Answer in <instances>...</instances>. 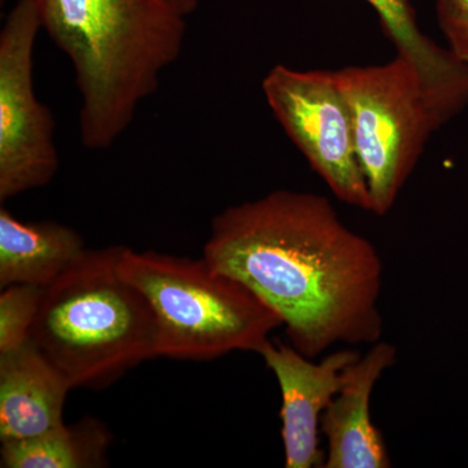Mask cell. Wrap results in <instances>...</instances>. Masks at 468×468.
Segmentation results:
<instances>
[{"label":"cell","mask_w":468,"mask_h":468,"mask_svg":"<svg viewBox=\"0 0 468 468\" xmlns=\"http://www.w3.org/2000/svg\"><path fill=\"white\" fill-rule=\"evenodd\" d=\"M202 258L266 302L307 358L381 340L383 261L324 196L280 189L230 206L212 218Z\"/></svg>","instance_id":"obj_1"},{"label":"cell","mask_w":468,"mask_h":468,"mask_svg":"<svg viewBox=\"0 0 468 468\" xmlns=\"http://www.w3.org/2000/svg\"><path fill=\"white\" fill-rule=\"evenodd\" d=\"M32 2L75 70L82 144L109 150L180 58L187 16L171 0Z\"/></svg>","instance_id":"obj_2"},{"label":"cell","mask_w":468,"mask_h":468,"mask_svg":"<svg viewBox=\"0 0 468 468\" xmlns=\"http://www.w3.org/2000/svg\"><path fill=\"white\" fill-rule=\"evenodd\" d=\"M122 249H86L43 288L30 341L72 389H103L159 358L155 315L120 273Z\"/></svg>","instance_id":"obj_3"},{"label":"cell","mask_w":468,"mask_h":468,"mask_svg":"<svg viewBox=\"0 0 468 468\" xmlns=\"http://www.w3.org/2000/svg\"><path fill=\"white\" fill-rule=\"evenodd\" d=\"M119 268L155 315L159 356L212 360L232 351L258 354L282 326L266 302L205 258L124 246Z\"/></svg>","instance_id":"obj_4"},{"label":"cell","mask_w":468,"mask_h":468,"mask_svg":"<svg viewBox=\"0 0 468 468\" xmlns=\"http://www.w3.org/2000/svg\"><path fill=\"white\" fill-rule=\"evenodd\" d=\"M353 115L356 153L371 208H393L431 135L441 129L423 85L405 58L335 70Z\"/></svg>","instance_id":"obj_5"},{"label":"cell","mask_w":468,"mask_h":468,"mask_svg":"<svg viewBox=\"0 0 468 468\" xmlns=\"http://www.w3.org/2000/svg\"><path fill=\"white\" fill-rule=\"evenodd\" d=\"M277 122L335 198L369 212L353 115L335 70L275 66L261 82Z\"/></svg>","instance_id":"obj_6"},{"label":"cell","mask_w":468,"mask_h":468,"mask_svg":"<svg viewBox=\"0 0 468 468\" xmlns=\"http://www.w3.org/2000/svg\"><path fill=\"white\" fill-rule=\"evenodd\" d=\"M42 29L32 0H17L0 32V202L46 186L58 171L55 122L34 91Z\"/></svg>","instance_id":"obj_7"},{"label":"cell","mask_w":468,"mask_h":468,"mask_svg":"<svg viewBox=\"0 0 468 468\" xmlns=\"http://www.w3.org/2000/svg\"><path fill=\"white\" fill-rule=\"evenodd\" d=\"M258 354L275 375L282 390L280 418L285 467H324L320 421L340 390L344 369L362 354L354 349L335 350L316 363L292 345L272 341Z\"/></svg>","instance_id":"obj_8"},{"label":"cell","mask_w":468,"mask_h":468,"mask_svg":"<svg viewBox=\"0 0 468 468\" xmlns=\"http://www.w3.org/2000/svg\"><path fill=\"white\" fill-rule=\"evenodd\" d=\"M396 358V347L380 340L344 369L340 390L320 421L326 439L323 468L392 467L383 433L372 421L371 396Z\"/></svg>","instance_id":"obj_9"},{"label":"cell","mask_w":468,"mask_h":468,"mask_svg":"<svg viewBox=\"0 0 468 468\" xmlns=\"http://www.w3.org/2000/svg\"><path fill=\"white\" fill-rule=\"evenodd\" d=\"M70 390L32 341L0 353V441L30 439L63 424Z\"/></svg>","instance_id":"obj_10"},{"label":"cell","mask_w":468,"mask_h":468,"mask_svg":"<svg viewBox=\"0 0 468 468\" xmlns=\"http://www.w3.org/2000/svg\"><path fill=\"white\" fill-rule=\"evenodd\" d=\"M86 250L84 239L58 221H23L0 208V288H46Z\"/></svg>","instance_id":"obj_11"},{"label":"cell","mask_w":468,"mask_h":468,"mask_svg":"<svg viewBox=\"0 0 468 468\" xmlns=\"http://www.w3.org/2000/svg\"><path fill=\"white\" fill-rule=\"evenodd\" d=\"M113 436L100 419L85 417L41 435L2 442V468H101L110 464Z\"/></svg>","instance_id":"obj_12"},{"label":"cell","mask_w":468,"mask_h":468,"mask_svg":"<svg viewBox=\"0 0 468 468\" xmlns=\"http://www.w3.org/2000/svg\"><path fill=\"white\" fill-rule=\"evenodd\" d=\"M43 288L36 285L5 286L0 294V353L17 349L30 340Z\"/></svg>","instance_id":"obj_13"},{"label":"cell","mask_w":468,"mask_h":468,"mask_svg":"<svg viewBox=\"0 0 468 468\" xmlns=\"http://www.w3.org/2000/svg\"><path fill=\"white\" fill-rule=\"evenodd\" d=\"M380 18L385 36L401 54H417L426 46L427 36L418 26L410 0H366Z\"/></svg>","instance_id":"obj_14"},{"label":"cell","mask_w":468,"mask_h":468,"mask_svg":"<svg viewBox=\"0 0 468 468\" xmlns=\"http://www.w3.org/2000/svg\"><path fill=\"white\" fill-rule=\"evenodd\" d=\"M436 14L448 50L468 63V0H436Z\"/></svg>","instance_id":"obj_15"},{"label":"cell","mask_w":468,"mask_h":468,"mask_svg":"<svg viewBox=\"0 0 468 468\" xmlns=\"http://www.w3.org/2000/svg\"><path fill=\"white\" fill-rule=\"evenodd\" d=\"M171 2L183 12L185 16H189L198 7L199 0H171Z\"/></svg>","instance_id":"obj_16"}]
</instances>
